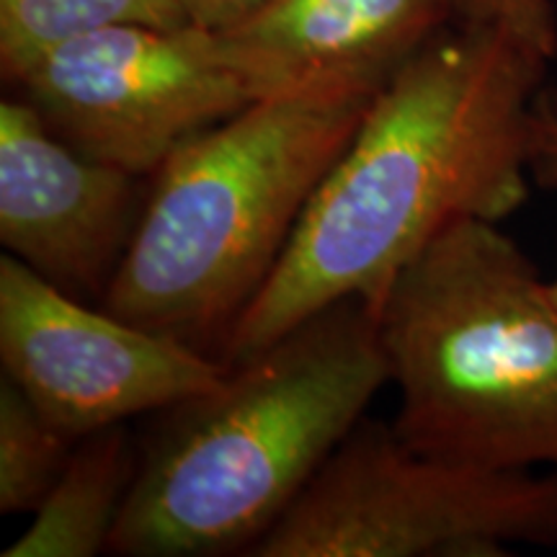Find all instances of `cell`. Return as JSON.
Segmentation results:
<instances>
[{"label":"cell","mask_w":557,"mask_h":557,"mask_svg":"<svg viewBox=\"0 0 557 557\" xmlns=\"http://www.w3.org/2000/svg\"><path fill=\"white\" fill-rule=\"evenodd\" d=\"M549 60L517 34L451 21L389 78L318 186L222 361L315 312L374 305L410 261L468 220L527 205L532 124Z\"/></svg>","instance_id":"6da1fadb"},{"label":"cell","mask_w":557,"mask_h":557,"mask_svg":"<svg viewBox=\"0 0 557 557\" xmlns=\"http://www.w3.org/2000/svg\"><path fill=\"white\" fill-rule=\"evenodd\" d=\"M389 385L377 312L344 299L163 410L109 553L250 555Z\"/></svg>","instance_id":"7a4b0ae2"},{"label":"cell","mask_w":557,"mask_h":557,"mask_svg":"<svg viewBox=\"0 0 557 557\" xmlns=\"http://www.w3.org/2000/svg\"><path fill=\"white\" fill-rule=\"evenodd\" d=\"M382 86L305 83L178 145L150 176L101 308L222 359Z\"/></svg>","instance_id":"3957f363"},{"label":"cell","mask_w":557,"mask_h":557,"mask_svg":"<svg viewBox=\"0 0 557 557\" xmlns=\"http://www.w3.org/2000/svg\"><path fill=\"white\" fill-rule=\"evenodd\" d=\"M372 308L410 449L557 475V308L498 222L449 227Z\"/></svg>","instance_id":"277c9868"},{"label":"cell","mask_w":557,"mask_h":557,"mask_svg":"<svg viewBox=\"0 0 557 557\" xmlns=\"http://www.w3.org/2000/svg\"><path fill=\"white\" fill-rule=\"evenodd\" d=\"M555 545V472L447 462L361 418L250 555L500 557Z\"/></svg>","instance_id":"5b68a950"},{"label":"cell","mask_w":557,"mask_h":557,"mask_svg":"<svg viewBox=\"0 0 557 557\" xmlns=\"http://www.w3.org/2000/svg\"><path fill=\"white\" fill-rule=\"evenodd\" d=\"M11 88L83 156L139 178L256 101L197 26H111L62 41Z\"/></svg>","instance_id":"8992f818"},{"label":"cell","mask_w":557,"mask_h":557,"mask_svg":"<svg viewBox=\"0 0 557 557\" xmlns=\"http://www.w3.org/2000/svg\"><path fill=\"white\" fill-rule=\"evenodd\" d=\"M3 377L75 442L169 410L225 380L230 364L109 310H94L5 253L0 261Z\"/></svg>","instance_id":"52a82bcc"},{"label":"cell","mask_w":557,"mask_h":557,"mask_svg":"<svg viewBox=\"0 0 557 557\" xmlns=\"http://www.w3.org/2000/svg\"><path fill=\"white\" fill-rule=\"evenodd\" d=\"M139 181L83 156L16 94L0 103V243L67 295H107L143 214Z\"/></svg>","instance_id":"ba28073f"},{"label":"cell","mask_w":557,"mask_h":557,"mask_svg":"<svg viewBox=\"0 0 557 557\" xmlns=\"http://www.w3.org/2000/svg\"><path fill=\"white\" fill-rule=\"evenodd\" d=\"M455 18L449 0H269L212 34L253 99L315 81L387 83Z\"/></svg>","instance_id":"9c48e42d"},{"label":"cell","mask_w":557,"mask_h":557,"mask_svg":"<svg viewBox=\"0 0 557 557\" xmlns=\"http://www.w3.org/2000/svg\"><path fill=\"white\" fill-rule=\"evenodd\" d=\"M139 451L124 426L78 438L32 527L3 557H90L109 549L135 483Z\"/></svg>","instance_id":"30bf717a"},{"label":"cell","mask_w":557,"mask_h":557,"mask_svg":"<svg viewBox=\"0 0 557 557\" xmlns=\"http://www.w3.org/2000/svg\"><path fill=\"white\" fill-rule=\"evenodd\" d=\"M111 26H191L178 0H0V73L11 83L62 41Z\"/></svg>","instance_id":"8fae6325"},{"label":"cell","mask_w":557,"mask_h":557,"mask_svg":"<svg viewBox=\"0 0 557 557\" xmlns=\"http://www.w3.org/2000/svg\"><path fill=\"white\" fill-rule=\"evenodd\" d=\"M75 438L47 418L9 377L0 382V513H34L50 496Z\"/></svg>","instance_id":"7c38bea8"},{"label":"cell","mask_w":557,"mask_h":557,"mask_svg":"<svg viewBox=\"0 0 557 557\" xmlns=\"http://www.w3.org/2000/svg\"><path fill=\"white\" fill-rule=\"evenodd\" d=\"M457 21L491 24L517 34L545 52L557 54V18L553 0H449Z\"/></svg>","instance_id":"4fadbf2b"},{"label":"cell","mask_w":557,"mask_h":557,"mask_svg":"<svg viewBox=\"0 0 557 557\" xmlns=\"http://www.w3.org/2000/svg\"><path fill=\"white\" fill-rule=\"evenodd\" d=\"M529 165H532L534 184L547 191H557V114L547 109V103L542 101V94L537 111H534Z\"/></svg>","instance_id":"5bb4252c"},{"label":"cell","mask_w":557,"mask_h":557,"mask_svg":"<svg viewBox=\"0 0 557 557\" xmlns=\"http://www.w3.org/2000/svg\"><path fill=\"white\" fill-rule=\"evenodd\" d=\"M269 0H178L191 26L205 32H225L261 11Z\"/></svg>","instance_id":"9a60e30c"},{"label":"cell","mask_w":557,"mask_h":557,"mask_svg":"<svg viewBox=\"0 0 557 557\" xmlns=\"http://www.w3.org/2000/svg\"><path fill=\"white\" fill-rule=\"evenodd\" d=\"M542 101L547 103V109L553 111V114H557V90H542Z\"/></svg>","instance_id":"2e32d148"},{"label":"cell","mask_w":557,"mask_h":557,"mask_svg":"<svg viewBox=\"0 0 557 557\" xmlns=\"http://www.w3.org/2000/svg\"><path fill=\"white\" fill-rule=\"evenodd\" d=\"M547 292H549V299H553V305L557 308V278H553V282H547Z\"/></svg>","instance_id":"e0dca14e"}]
</instances>
